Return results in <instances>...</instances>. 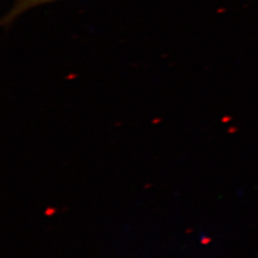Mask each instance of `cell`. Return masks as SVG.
<instances>
[{
    "label": "cell",
    "mask_w": 258,
    "mask_h": 258,
    "mask_svg": "<svg viewBox=\"0 0 258 258\" xmlns=\"http://www.w3.org/2000/svg\"><path fill=\"white\" fill-rule=\"evenodd\" d=\"M55 0H15L14 4L9 12L1 19L2 26H8L15 19L21 14L25 13L29 9H32L36 6L49 3Z\"/></svg>",
    "instance_id": "6da1fadb"
}]
</instances>
